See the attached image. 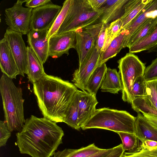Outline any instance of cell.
<instances>
[{"label":"cell","instance_id":"1","mask_svg":"<svg viewBox=\"0 0 157 157\" xmlns=\"http://www.w3.org/2000/svg\"><path fill=\"white\" fill-rule=\"evenodd\" d=\"M16 135L21 154L32 157H51L62 144L64 133L56 122L44 117L31 115Z\"/></svg>","mask_w":157,"mask_h":157},{"label":"cell","instance_id":"2","mask_svg":"<svg viewBox=\"0 0 157 157\" xmlns=\"http://www.w3.org/2000/svg\"><path fill=\"white\" fill-rule=\"evenodd\" d=\"M33 84L38 105L44 117L56 123L63 122L77 87L68 81L47 74Z\"/></svg>","mask_w":157,"mask_h":157},{"label":"cell","instance_id":"3","mask_svg":"<svg viewBox=\"0 0 157 157\" xmlns=\"http://www.w3.org/2000/svg\"><path fill=\"white\" fill-rule=\"evenodd\" d=\"M5 121L11 132H20L25 122L22 89L17 87L13 79L2 74L0 79Z\"/></svg>","mask_w":157,"mask_h":157},{"label":"cell","instance_id":"4","mask_svg":"<svg viewBox=\"0 0 157 157\" xmlns=\"http://www.w3.org/2000/svg\"><path fill=\"white\" fill-rule=\"evenodd\" d=\"M136 117L126 111L103 108L96 109L93 116L81 127L83 130L96 128L117 133L135 134Z\"/></svg>","mask_w":157,"mask_h":157},{"label":"cell","instance_id":"5","mask_svg":"<svg viewBox=\"0 0 157 157\" xmlns=\"http://www.w3.org/2000/svg\"><path fill=\"white\" fill-rule=\"evenodd\" d=\"M103 11L102 8L99 11L94 10L87 0H71L65 18L55 35L100 22Z\"/></svg>","mask_w":157,"mask_h":157},{"label":"cell","instance_id":"6","mask_svg":"<svg viewBox=\"0 0 157 157\" xmlns=\"http://www.w3.org/2000/svg\"><path fill=\"white\" fill-rule=\"evenodd\" d=\"M122 86V98L124 102L132 103L133 84L139 76L144 75L145 64L133 53H128L117 61Z\"/></svg>","mask_w":157,"mask_h":157},{"label":"cell","instance_id":"7","mask_svg":"<svg viewBox=\"0 0 157 157\" xmlns=\"http://www.w3.org/2000/svg\"><path fill=\"white\" fill-rule=\"evenodd\" d=\"M26 0H18L13 6L5 10V21L11 30L26 35L30 30V20L32 9L24 7Z\"/></svg>","mask_w":157,"mask_h":157},{"label":"cell","instance_id":"8","mask_svg":"<svg viewBox=\"0 0 157 157\" xmlns=\"http://www.w3.org/2000/svg\"><path fill=\"white\" fill-rule=\"evenodd\" d=\"M22 35L8 27L6 29L4 38L8 44L19 75L24 77L26 72L28 54L27 47L23 39Z\"/></svg>","mask_w":157,"mask_h":157},{"label":"cell","instance_id":"9","mask_svg":"<svg viewBox=\"0 0 157 157\" xmlns=\"http://www.w3.org/2000/svg\"><path fill=\"white\" fill-rule=\"evenodd\" d=\"M62 6L52 2L33 9L30 20V30L49 29L60 11Z\"/></svg>","mask_w":157,"mask_h":157},{"label":"cell","instance_id":"10","mask_svg":"<svg viewBox=\"0 0 157 157\" xmlns=\"http://www.w3.org/2000/svg\"><path fill=\"white\" fill-rule=\"evenodd\" d=\"M101 52L95 47L87 59L73 74L72 81L77 88L86 91L88 81L90 76L98 67Z\"/></svg>","mask_w":157,"mask_h":157},{"label":"cell","instance_id":"11","mask_svg":"<svg viewBox=\"0 0 157 157\" xmlns=\"http://www.w3.org/2000/svg\"><path fill=\"white\" fill-rule=\"evenodd\" d=\"M76 36L75 31L54 36L49 40V56L57 58L64 54L69 55V50L75 49Z\"/></svg>","mask_w":157,"mask_h":157},{"label":"cell","instance_id":"12","mask_svg":"<svg viewBox=\"0 0 157 157\" xmlns=\"http://www.w3.org/2000/svg\"><path fill=\"white\" fill-rule=\"evenodd\" d=\"M48 30H31L27 34L28 46L43 65L49 56Z\"/></svg>","mask_w":157,"mask_h":157},{"label":"cell","instance_id":"13","mask_svg":"<svg viewBox=\"0 0 157 157\" xmlns=\"http://www.w3.org/2000/svg\"><path fill=\"white\" fill-rule=\"evenodd\" d=\"M157 17V0H150L137 16L122 30L125 32L123 42V48L126 47L127 44L131 36L141 25L150 18Z\"/></svg>","mask_w":157,"mask_h":157},{"label":"cell","instance_id":"14","mask_svg":"<svg viewBox=\"0 0 157 157\" xmlns=\"http://www.w3.org/2000/svg\"><path fill=\"white\" fill-rule=\"evenodd\" d=\"M77 92L78 98V123L81 128L93 115L98 102L96 96L90 94L86 91L78 90Z\"/></svg>","mask_w":157,"mask_h":157},{"label":"cell","instance_id":"15","mask_svg":"<svg viewBox=\"0 0 157 157\" xmlns=\"http://www.w3.org/2000/svg\"><path fill=\"white\" fill-rule=\"evenodd\" d=\"M0 67L3 74L12 79L19 75L8 44L4 38L0 40Z\"/></svg>","mask_w":157,"mask_h":157},{"label":"cell","instance_id":"16","mask_svg":"<svg viewBox=\"0 0 157 157\" xmlns=\"http://www.w3.org/2000/svg\"><path fill=\"white\" fill-rule=\"evenodd\" d=\"M75 31L76 36L75 49L78 55L79 67L87 59L95 46L92 37L87 32L80 28Z\"/></svg>","mask_w":157,"mask_h":157},{"label":"cell","instance_id":"17","mask_svg":"<svg viewBox=\"0 0 157 157\" xmlns=\"http://www.w3.org/2000/svg\"><path fill=\"white\" fill-rule=\"evenodd\" d=\"M128 0H106L101 8L103 12L100 22L109 24L120 18L124 13V6Z\"/></svg>","mask_w":157,"mask_h":157},{"label":"cell","instance_id":"18","mask_svg":"<svg viewBox=\"0 0 157 157\" xmlns=\"http://www.w3.org/2000/svg\"><path fill=\"white\" fill-rule=\"evenodd\" d=\"M28 62L26 74L28 81L33 84L46 75L43 64L33 51L27 46Z\"/></svg>","mask_w":157,"mask_h":157},{"label":"cell","instance_id":"19","mask_svg":"<svg viewBox=\"0 0 157 157\" xmlns=\"http://www.w3.org/2000/svg\"><path fill=\"white\" fill-rule=\"evenodd\" d=\"M135 134L141 142L147 140L157 142V128L144 118L140 113L136 117L135 125Z\"/></svg>","mask_w":157,"mask_h":157},{"label":"cell","instance_id":"20","mask_svg":"<svg viewBox=\"0 0 157 157\" xmlns=\"http://www.w3.org/2000/svg\"><path fill=\"white\" fill-rule=\"evenodd\" d=\"M101 89L102 92L114 94L122 91V86L120 74L116 69L107 68Z\"/></svg>","mask_w":157,"mask_h":157},{"label":"cell","instance_id":"21","mask_svg":"<svg viewBox=\"0 0 157 157\" xmlns=\"http://www.w3.org/2000/svg\"><path fill=\"white\" fill-rule=\"evenodd\" d=\"M150 0H128L124 6V13L120 18L122 23V30L134 19Z\"/></svg>","mask_w":157,"mask_h":157},{"label":"cell","instance_id":"22","mask_svg":"<svg viewBox=\"0 0 157 157\" xmlns=\"http://www.w3.org/2000/svg\"><path fill=\"white\" fill-rule=\"evenodd\" d=\"M157 17L150 18L139 26L130 37L126 45L128 48L149 35L155 30Z\"/></svg>","mask_w":157,"mask_h":157},{"label":"cell","instance_id":"23","mask_svg":"<svg viewBox=\"0 0 157 157\" xmlns=\"http://www.w3.org/2000/svg\"><path fill=\"white\" fill-rule=\"evenodd\" d=\"M109 24L100 22L83 29L91 36L95 47L101 53L104 46L107 29Z\"/></svg>","mask_w":157,"mask_h":157},{"label":"cell","instance_id":"24","mask_svg":"<svg viewBox=\"0 0 157 157\" xmlns=\"http://www.w3.org/2000/svg\"><path fill=\"white\" fill-rule=\"evenodd\" d=\"M103 149L93 143L78 149L66 148L58 151L54 153L53 157H89Z\"/></svg>","mask_w":157,"mask_h":157},{"label":"cell","instance_id":"25","mask_svg":"<svg viewBox=\"0 0 157 157\" xmlns=\"http://www.w3.org/2000/svg\"><path fill=\"white\" fill-rule=\"evenodd\" d=\"M125 34V31L122 30L119 34L111 42L106 50L101 53L98 67L115 56L123 48V42Z\"/></svg>","mask_w":157,"mask_h":157},{"label":"cell","instance_id":"26","mask_svg":"<svg viewBox=\"0 0 157 157\" xmlns=\"http://www.w3.org/2000/svg\"><path fill=\"white\" fill-rule=\"evenodd\" d=\"M107 67L105 63L98 67L89 78L86 86V91L96 96L97 92L101 85Z\"/></svg>","mask_w":157,"mask_h":157},{"label":"cell","instance_id":"27","mask_svg":"<svg viewBox=\"0 0 157 157\" xmlns=\"http://www.w3.org/2000/svg\"><path fill=\"white\" fill-rule=\"evenodd\" d=\"M78 95L76 92L67 109L63 122L72 128L79 131L81 128L78 123Z\"/></svg>","mask_w":157,"mask_h":157},{"label":"cell","instance_id":"28","mask_svg":"<svg viewBox=\"0 0 157 157\" xmlns=\"http://www.w3.org/2000/svg\"><path fill=\"white\" fill-rule=\"evenodd\" d=\"M132 108L138 113L157 116V109L147 95L134 99L131 103Z\"/></svg>","mask_w":157,"mask_h":157},{"label":"cell","instance_id":"29","mask_svg":"<svg viewBox=\"0 0 157 157\" xmlns=\"http://www.w3.org/2000/svg\"><path fill=\"white\" fill-rule=\"evenodd\" d=\"M157 44V23L154 31L148 36L129 48V52L135 53L147 51Z\"/></svg>","mask_w":157,"mask_h":157},{"label":"cell","instance_id":"30","mask_svg":"<svg viewBox=\"0 0 157 157\" xmlns=\"http://www.w3.org/2000/svg\"><path fill=\"white\" fill-rule=\"evenodd\" d=\"M71 2V0H66L63 2L60 11L48 30V40L55 35L58 31L67 16Z\"/></svg>","mask_w":157,"mask_h":157},{"label":"cell","instance_id":"31","mask_svg":"<svg viewBox=\"0 0 157 157\" xmlns=\"http://www.w3.org/2000/svg\"><path fill=\"white\" fill-rule=\"evenodd\" d=\"M122 23L120 18L109 24L107 29L104 46L101 53L106 50L111 42L119 34L122 30Z\"/></svg>","mask_w":157,"mask_h":157},{"label":"cell","instance_id":"32","mask_svg":"<svg viewBox=\"0 0 157 157\" xmlns=\"http://www.w3.org/2000/svg\"><path fill=\"white\" fill-rule=\"evenodd\" d=\"M122 157H157V147H148L141 142L136 150L124 152Z\"/></svg>","mask_w":157,"mask_h":157},{"label":"cell","instance_id":"33","mask_svg":"<svg viewBox=\"0 0 157 157\" xmlns=\"http://www.w3.org/2000/svg\"><path fill=\"white\" fill-rule=\"evenodd\" d=\"M117 133L122 142L123 148L125 151L131 152L136 150L139 146V139L135 133L120 132Z\"/></svg>","mask_w":157,"mask_h":157},{"label":"cell","instance_id":"34","mask_svg":"<svg viewBox=\"0 0 157 157\" xmlns=\"http://www.w3.org/2000/svg\"><path fill=\"white\" fill-rule=\"evenodd\" d=\"M132 92L133 99L147 95L146 81L144 75L136 79L132 85Z\"/></svg>","mask_w":157,"mask_h":157},{"label":"cell","instance_id":"35","mask_svg":"<svg viewBox=\"0 0 157 157\" xmlns=\"http://www.w3.org/2000/svg\"><path fill=\"white\" fill-rule=\"evenodd\" d=\"M147 96L157 109V80L146 82Z\"/></svg>","mask_w":157,"mask_h":157},{"label":"cell","instance_id":"36","mask_svg":"<svg viewBox=\"0 0 157 157\" xmlns=\"http://www.w3.org/2000/svg\"><path fill=\"white\" fill-rule=\"evenodd\" d=\"M144 76L146 82L157 80V57L146 68Z\"/></svg>","mask_w":157,"mask_h":157},{"label":"cell","instance_id":"37","mask_svg":"<svg viewBox=\"0 0 157 157\" xmlns=\"http://www.w3.org/2000/svg\"><path fill=\"white\" fill-rule=\"evenodd\" d=\"M11 132L5 121H0V147L5 146L11 135Z\"/></svg>","mask_w":157,"mask_h":157},{"label":"cell","instance_id":"38","mask_svg":"<svg viewBox=\"0 0 157 157\" xmlns=\"http://www.w3.org/2000/svg\"><path fill=\"white\" fill-rule=\"evenodd\" d=\"M51 2L50 0H26L25 6L33 9Z\"/></svg>","mask_w":157,"mask_h":157},{"label":"cell","instance_id":"39","mask_svg":"<svg viewBox=\"0 0 157 157\" xmlns=\"http://www.w3.org/2000/svg\"><path fill=\"white\" fill-rule=\"evenodd\" d=\"M125 151L121 144L113 147V150L105 157H122Z\"/></svg>","mask_w":157,"mask_h":157},{"label":"cell","instance_id":"40","mask_svg":"<svg viewBox=\"0 0 157 157\" xmlns=\"http://www.w3.org/2000/svg\"><path fill=\"white\" fill-rule=\"evenodd\" d=\"M106 0H87L90 6L95 11H99Z\"/></svg>","mask_w":157,"mask_h":157},{"label":"cell","instance_id":"41","mask_svg":"<svg viewBox=\"0 0 157 157\" xmlns=\"http://www.w3.org/2000/svg\"><path fill=\"white\" fill-rule=\"evenodd\" d=\"M113 147L108 149H103L102 151L89 157H105L113 150Z\"/></svg>","mask_w":157,"mask_h":157},{"label":"cell","instance_id":"42","mask_svg":"<svg viewBox=\"0 0 157 157\" xmlns=\"http://www.w3.org/2000/svg\"><path fill=\"white\" fill-rule=\"evenodd\" d=\"M143 115L148 121L157 128V116L144 114Z\"/></svg>","mask_w":157,"mask_h":157},{"label":"cell","instance_id":"43","mask_svg":"<svg viewBox=\"0 0 157 157\" xmlns=\"http://www.w3.org/2000/svg\"><path fill=\"white\" fill-rule=\"evenodd\" d=\"M141 142L143 143L146 146L148 147H157V142L155 141L151 140H147Z\"/></svg>","mask_w":157,"mask_h":157},{"label":"cell","instance_id":"44","mask_svg":"<svg viewBox=\"0 0 157 157\" xmlns=\"http://www.w3.org/2000/svg\"><path fill=\"white\" fill-rule=\"evenodd\" d=\"M147 51V53H155L156 55H157V44L148 49Z\"/></svg>","mask_w":157,"mask_h":157}]
</instances>
